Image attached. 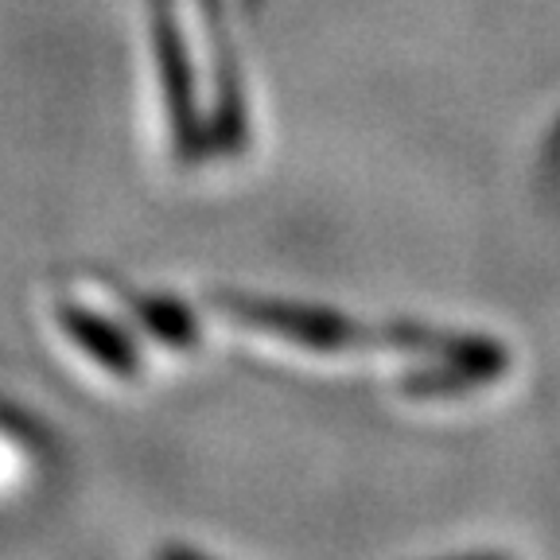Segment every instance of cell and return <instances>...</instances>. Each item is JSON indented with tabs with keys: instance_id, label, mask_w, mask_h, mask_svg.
<instances>
[{
	"instance_id": "cell-1",
	"label": "cell",
	"mask_w": 560,
	"mask_h": 560,
	"mask_svg": "<svg viewBox=\"0 0 560 560\" xmlns=\"http://www.w3.org/2000/svg\"><path fill=\"white\" fill-rule=\"evenodd\" d=\"M59 324L67 327L70 339L79 342L94 362H102L109 374H117V377L137 374V350H132V342L125 339L114 324H105L97 312H86V307H79V304H59Z\"/></svg>"
},
{
	"instance_id": "cell-2",
	"label": "cell",
	"mask_w": 560,
	"mask_h": 560,
	"mask_svg": "<svg viewBox=\"0 0 560 560\" xmlns=\"http://www.w3.org/2000/svg\"><path fill=\"white\" fill-rule=\"evenodd\" d=\"M160 51H164V79H167V109H172V121H175V137L187 140V132L195 129L191 121V70L184 62V44L175 39V27L172 20H160Z\"/></svg>"
}]
</instances>
